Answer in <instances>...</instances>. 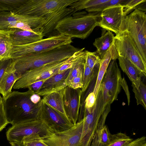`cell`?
<instances>
[{"instance_id": "8992f818", "label": "cell", "mask_w": 146, "mask_h": 146, "mask_svg": "<svg viewBox=\"0 0 146 146\" xmlns=\"http://www.w3.org/2000/svg\"><path fill=\"white\" fill-rule=\"evenodd\" d=\"M113 45L118 57L127 58L146 76V61L140 54L127 31L125 30L116 35Z\"/></svg>"}, {"instance_id": "f35d334b", "label": "cell", "mask_w": 146, "mask_h": 146, "mask_svg": "<svg viewBox=\"0 0 146 146\" xmlns=\"http://www.w3.org/2000/svg\"><path fill=\"white\" fill-rule=\"evenodd\" d=\"M12 28H16L23 30L34 32L29 25L22 22H19L16 23L8 27L9 30Z\"/></svg>"}, {"instance_id": "7bdbcfd3", "label": "cell", "mask_w": 146, "mask_h": 146, "mask_svg": "<svg viewBox=\"0 0 146 146\" xmlns=\"http://www.w3.org/2000/svg\"><path fill=\"white\" fill-rule=\"evenodd\" d=\"M11 146H26L23 142L14 141L9 142Z\"/></svg>"}, {"instance_id": "f6af8a7d", "label": "cell", "mask_w": 146, "mask_h": 146, "mask_svg": "<svg viewBox=\"0 0 146 146\" xmlns=\"http://www.w3.org/2000/svg\"><path fill=\"white\" fill-rule=\"evenodd\" d=\"M3 101V98L1 97L0 94V102Z\"/></svg>"}, {"instance_id": "2e32d148", "label": "cell", "mask_w": 146, "mask_h": 146, "mask_svg": "<svg viewBox=\"0 0 146 146\" xmlns=\"http://www.w3.org/2000/svg\"><path fill=\"white\" fill-rule=\"evenodd\" d=\"M81 95L80 88L74 89L67 86L64 89L63 101L65 111L68 118L74 125L78 119Z\"/></svg>"}, {"instance_id": "ba28073f", "label": "cell", "mask_w": 146, "mask_h": 146, "mask_svg": "<svg viewBox=\"0 0 146 146\" xmlns=\"http://www.w3.org/2000/svg\"><path fill=\"white\" fill-rule=\"evenodd\" d=\"M52 132L44 121L37 118L12 125L7 130L6 135L9 142H23L25 138L33 135L38 134L42 137Z\"/></svg>"}, {"instance_id": "60d3db41", "label": "cell", "mask_w": 146, "mask_h": 146, "mask_svg": "<svg viewBox=\"0 0 146 146\" xmlns=\"http://www.w3.org/2000/svg\"><path fill=\"white\" fill-rule=\"evenodd\" d=\"M45 81H41L36 82L30 85L27 88L36 93L41 88Z\"/></svg>"}, {"instance_id": "44dd1931", "label": "cell", "mask_w": 146, "mask_h": 146, "mask_svg": "<svg viewBox=\"0 0 146 146\" xmlns=\"http://www.w3.org/2000/svg\"><path fill=\"white\" fill-rule=\"evenodd\" d=\"M119 66L122 70L127 74L132 83L137 89L140 84L141 78L145 75L127 58L119 56L118 58Z\"/></svg>"}, {"instance_id": "5bb4252c", "label": "cell", "mask_w": 146, "mask_h": 146, "mask_svg": "<svg viewBox=\"0 0 146 146\" xmlns=\"http://www.w3.org/2000/svg\"><path fill=\"white\" fill-rule=\"evenodd\" d=\"M39 118L44 121L53 132L65 130L74 125L63 114L43 103Z\"/></svg>"}, {"instance_id": "1f68e13d", "label": "cell", "mask_w": 146, "mask_h": 146, "mask_svg": "<svg viewBox=\"0 0 146 146\" xmlns=\"http://www.w3.org/2000/svg\"><path fill=\"white\" fill-rule=\"evenodd\" d=\"M95 70H91L85 63L82 79V87L81 89L82 94L87 90L91 83L95 77Z\"/></svg>"}, {"instance_id": "8d00e7d4", "label": "cell", "mask_w": 146, "mask_h": 146, "mask_svg": "<svg viewBox=\"0 0 146 146\" xmlns=\"http://www.w3.org/2000/svg\"><path fill=\"white\" fill-rule=\"evenodd\" d=\"M13 60L8 59L0 62V82L11 64Z\"/></svg>"}, {"instance_id": "4fadbf2b", "label": "cell", "mask_w": 146, "mask_h": 146, "mask_svg": "<svg viewBox=\"0 0 146 146\" xmlns=\"http://www.w3.org/2000/svg\"><path fill=\"white\" fill-rule=\"evenodd\" d=\"M124 7L118 5L108 8L101 12L98 26L117 35L125 30Z\"/></svg>"}, {"instance_id": "5b68a950", "label": "cell", "mask_w": 146, "mask_h": 146, "mask_svg": "<svg viewBox=\"0 0 146 146\" xmlns=\"http://www.w3.org/2000/svg\"><path fill=\"white\" fill-rule=\"evenodd\" d=\"M72 42L71 38L60 34L43 38L27 44L13 45L10 52V58L16 59L24 55L49 50L63 45L71 44Z\"/></svg>"}, {"instance_id": "e0dca14e", "label": "cell", "mask_w": 146, "mask_h": 146, "mask_svg": "<svg viewBox=\"0 0 146 146\" xmlns=\"http://www.w3.org/2000/svg\"><path fill=\"white\" fill-rule=\"evenodd\" d=\"M45 17H36L19 14L13 11L0 12V30H9L8 27L18 22L29 25L33 29L38 27L44 21Z\"/></svg>"}, {"instance_id": "f1b7e54d", "label": "cell", "mask_w": 146, "mask_h": 146, "mask_svg": "<svg viewBox=\"0 0 146 146\" xmlns=\"http://www.w3.org/2000/svg\"><path fill=\"white\" fill-rule=\"evenodd\" d=\"M133 140L125 133L119 132L111 134L110 143L106 146H124Z\"/></svg>"}, {"instance_id": "b9f144b4", "label": "cell", "mask_w": 146, "mask_h": 146, "mask_svg": "<svg viewBox=\"0 0 146 146\" xmlns=\"http://www.w3.org/2000/svg\"><path fill=\"white\" fill-rule=\"evenodd\" d=\"M145 140H146V137L143 136L134 139L131 142L124 146H133Z\"/></svg>"}, {"instance_id": "30bf717a", "label": "cell", "mask_w": 146, "mask_h": 146, "mask_svg": "<svg viewBox=\"0 0 146 146\" xmlns=\"http://www.w3.org/2000/svg\"><path fill=\"white\" fill-rule=\"evenodd\" d=\"M108 66L100 86L104 106L111 104L116 100L121 87L122 77L116 60H112Z\"/></svg>"}, {"instance_id": "4dcf8cb0", "label": "cell", "mask_w": 146, "mask_h": 146, "mask_svg": "<svg viewBox=\"0 0 146 146\" xmlns=\"http://www.w3.org/2000/svg\"><path fill=\"white\" fill-rule=\"evenodd\" d=\"M26 0H0V12L14 11Z\"/></svg>"}, {"instance_id": "ab89813d", "label": "cell", "mask_w": 146, "mask_h": 146, "mask_svg": "<svg viewBox=\"0 0 146 146\" xmlns=\"http://www.w3.org/2000/svg\"><path fill=\"white\" fill-rule=\"evenodd\" d=\"M120 85L125 93L127 99L128 105H129L130 102V94L128 85L125 79L124 78H122L121 80Z\"/></svg>"}, {"instance_id": "d4e9b609", "label": "cell", "mask_w": 146, "mask_h": 146, "mask_svg": "<svg viewBox=\"0 0 146 146\" xmlns=\"http://www.w3.org/2000/svg\"><path fill=\"white\" fill-rule=\"evenodd\" d=\"M11 29L0 30V62L10 58V52L13 46L11 36Z\"/></svg>"}, {"instance_id": "ee69618b", "label": "cell", "mask_w": 146, "mask_h": 146, "mask_svg": "<svg viewBox=\"0 0 146 146\" xmlns=\"http://www.w3.org/2000/svg\"><path fill=\"white\" fill-rule=\"evenodd\" d=\"M133 146H146V140H145L141 142L138 143Z\"/></svg>"}, {"instance_id": "9a60e30c", "label": "cell", "mask_w": 146, "mask_h": 146, "mask_svg": "<svg viewBox=\"0 0 146 146\" xmlns=\"http://www.w3.org/2000/svg\"><path fill=\"white\" fill-rule=\"evenodd\" d=\"M76 12L70 7L62 8L47 14L44 21L38 27L33 29V31L44 36L49 37L58 35L55 30L58 23L64 18L72 15Z\"/></svg>"}, {"instance_id": "9c48e42d", "label": "cell", "mask_w": 146, "mask_h": 146, "mask_svg": "<svg viewBox=\"0 0 146 146\" xmlns=\"http://www.w3.org/2000/svg\"><path fill=\"white\" fill-rule=\"evenodd\" d=\"M105 106L103 102L102 89L100 87L93 109L90 113L83 115V126L79 146H90Z\"/></svg>"}, {"instance_id": "7c38bea8", "label": "cell", "mask_w": 146, "mask_h": 146, "mask_svg": "<svg viewBox=\"0 0 146 146\" xmlns=\"http://www.w3.org/2000/svg\"><path fill=\"white\" fill-rule=\"evenodd\" d=\"M83 119L67 130L59 132H51L41 137L42 140L50 146H79Z\"/></svg>"}, {"instance_id": "7a4b0ae2", "label": "cell", "mask_w": 146, "mask_h": 146, "mask_svg": "<svg viewBox=\"0 0 146 146\" xmlns=\"http://www.w3.org/2000/svg\"><path fill=\"white\" fill-rule=\"evenodd\" d=\"M80 49L69 44L49 50L24 55L15 59L16 72L21 75L27 70L66 60Z\"/></svg>"}, {"instance_id": "52a82bcc", "label": "cell", "mask_w": 146, "mask_h": 146, "mask_svg": "<svg viewBox=\"0 0 146 146\" xmlns=\"http://www.w3.org/2000/svg\"><path fill=\"white\" fill-rule=\"evenodd\" d=\"M77 0H26L15 10L16 13L36 17L68 7Z\"/></svg>"}, {"instance_id": "83f0119b", "label": "cell", "mask_w": 146, "mask_h": 146, "mask_svg": "<svg viewBox=\"0 0 146 146\" xmlns=\"http://www.w3.org/2000/svg\"><path fill=\"white\" fill-rule=\"evenodd\" d=\"M108 0H77L69 6L75 12L92 7L107 1Z\"/></svg>"}, {"instance_id": "8fae6325", "label": "cell", "mask_w": 146, "mask_h": 146, "mask_svg": "<svg viewBox=\"0 0 146 146\" xmlns=\"http://www.w3.org/2000/svg\"><path fill=\"white\" fill-rule=\"evenodd\" d=\"M68 59L25 71L21 74L13 88L14 89L27 88L36 82L45 81L58 73L60 68L67 62Z\"/></svg>"}, {"instance_id": "e575fe53", "label": "cell", "mask_w": 146, "mask_h": 146, "mask_svg": "<svg viewBox=\"0 0 146 146\" xmlns=\"http://www.w3.org/2000/svg\"><path fill=\"white\" fill-rule=\"evenodd\" d=\"M146 0H129L123 8V12L125 17L133 9H136L137 7L141 3L146 2Z\"/></svg>"}, {"instance_id": "f546056e", "label": "cell", "mask_w": 146, "mask_h": 146, "mask_svg": "<svg viewBox=\"0 0 146 146\" xmlns=\"http://www.w3.org/2000/svg\"><path fill=\"white\" fill-rule=\"evenodd\" d=\"M133 91L135 94L137 105L141 104L146 109V86L141 81L137 89L134 85L132 83Z\"/></svg>"}, {"instance_id": "603a6c76", "label": "cell", "mask_w": 146, "mask_h": 146, "mask_svg": "<svg viewBox=\"0 0 146 146\" xmlns=\"http://www.w3.org/2000/svg\"><path fill=\"white\" fill-rule=\"evenodd\" d=\"M111 134L105 123L99 121L90 146H106L110 143Z\"/></svg>"}, {"instance_id": "3957f363", "label": "cell", "mask_w": 146, "mask_h": 146, "mask_svg": "<svg viewBox=\"0 0 146 146\" xmlns=\"http://www.w3.org/2000/svg\"><path fill=\"white\" fill-rule=\"evenodd\" d=\"M101 12L87 13L83 11L74 15L67 17L57 24L55 30L58 34L71 38L84 39L98 26Z\"/></svg>"}, {"instance_id": "d6a6232c", "label": "cell", "mask_w": 146, "mask_h": 146, "mask_svg": "<svg viewBox=\"0 0 146 146\" xmlns=\"http://www.w3.org/2000/svg\"><path fill=\"white\" fill-rule=\"evenodd\" d=\"M86 53L85 62L86 65L91 70H95V68H99L101 59L96 52H92L85 50Z\"/></svg>"}, {"instance_id": "ac0fdd59", "label": "cell", "mask_w": 146, "mask_h": 146, "mask_svg": "<svg viewBox=\"0 0 146 146\" xmlns=\"http://www.w3.org/2000/svg\"><path fill=\"white\" fill-rule=\"evenodd\" d=\"M72 68L56 74L46 80L36 93L43 96L64 88L67 86L66 80Z\"/></svg>"}, {"instance_id": "7402d4cb", "label": "cell", "mask_w": 146, "mask_h": 146, "mask_svg": "<svg viewBox=\"0 0 146 146\" xmlns=\"http://www.w3.org/2000/svg\"><path fill=\"white\" fill-rule=\"evenodd\" d=\"M114 36L112 32L108 31L100 37L95 39L93 44L97 48L96 52L102 59L112 45Z\"/></svg>"}, {"instance_id": "836d02e7", "label": "cell", "mask_w": 146, "mask_h": 146, "mask_svg": "<svg viewBox=\"0 0 146 146\" xmlns=\"http://www.w3.org/2000/svg\"><path fill=\"white\" fill-rule=\"evenodd\" d=\"M23 142L26 146H50L42 140L38 134L33 135L26 138Z\"/></svg>"}, {"instance_id": "d590c367", "label": "cell", "mask_w": 146, "mask_h": 146, "mask_svg": "<svg viewBox=\"0 0 146 146\" xmlns=\"http://www.w3.org/2000/svg\"><path fill=\"white\" fill-rule=\"evenodd\" d=\"M9 123L3 101L0 102V132Z\"/></svg>"}, {"instance_id": "4316f807", "label": "cell", "mask_w": 146, "mask_h": 146, "mask_svg": "<svg viewBox=\"0 0 146 146\" xmlns=\"http://www.w3.org/2000/svg\"><path fill=\"white\" fill-rule=\"evenodd\" d=\"M129 0H108L105 2L85 9L88 13L101 12L106 9L112 7L121 5L125 7Z\"/></svg>"}, {"instance_id": "d6986e66", "label": "cell", "mask_w": 146, "mask_h": 146, "mask_svg": "<svg viewBox=\"0 0 146 146\" xmlns=\"http://www.w3.org/2000/svg\"><path fill=\"white\" fill-rule=\"evenodd\" d=\"M13 60L11 64L0 82V94L2 95L3 99L6 98L12 92L14 84L21 76L16 72L15 67L16 60Z\"/></svg>"}, {"instance_id": "484cf974", "label": "cell", "mask_w": 146, "mask_h": 146, "mask_svg": "<svg viewBox=\"0 0 146 146\" xmlns=\"http://www.w3.org/2000/svg\"><path fill=\"white\" fill-rule=\"evenodd\" d=\"M112 54V45L104 56L101 60L98 74L93 92L96 97L100 85L110 61L111 60Z\"/></svg>"}, {"instance_id": "277c9868", "label": "cell", "mask_w": 146, "mask_h": 146, "mask_svg": "<svg viewBox=\"0 0 146 146\" xmlns=\"http://www.w3.org/2000/svg\"><path fill=\"white\" fill-rule=\"evenodd\" d=\"M125 29L129 33L139 52L146 61V15L135 9L125 17Z\"/></svg>"}, {"instance_id": "ffe728a7", "label": "cell", "mask_w": 146, "mask_h": 146, "mask_svg": "<svg viewBox=\"0 0 146 146\" xmlns=\"http://www.w3.org/2000/svg\"><path fill=\"white\" fill-rule=\"evenodd\" d=\"M11 36L13 45L21 46L32 43L43 38L40 34L35 32L16 28L11 29Z\"/></svg>"}, {"instance_id": "74e56055", "label": "cell", "mask_w": 146, "mask_h": 146, "mask_svg": "<svg viewBox=\"0 0 146 146\" xmlns=\"http://www.w3.org/2000/svg\"><path fill=\"white\" fill-rule=\"evenodd\" d=\"M83 75H80L73 78L70 82L68 86L74 89H82V87Z\"/></svg>"}, {"instance_id": "6da1fadb", "label": "cell", "mask_w": 146, "mask_h": 146, "mask_svg": "<svg viewBox=\"0 0 146 146\" xmlns=\"http://www.w3.org/2000/svg\"><path fill=\"white\" fill-rule=\"evenodd\" d=\"M33 92L29 89L24 92L13 91L3 99L7 119L12 125L39 118L43 103L36 104L31 101L30 96Z\"/></svg>"}, {"instance_id": "cb8c5ba5", "label": "cell", "mask_w": 146, "mask_h": 146, "mask_svg": "<svg viewBox=\"0 0 146 146\" xmlns=\"http://www.w3.org/2000/svg\"><path fill=\"white\" fill-rule=\"evenodd\" d=\"M64 89L44 96H43L42 99L43 103L51 107L67 117L65 111L64 106Z\"/></svg>"}]
</instances>
